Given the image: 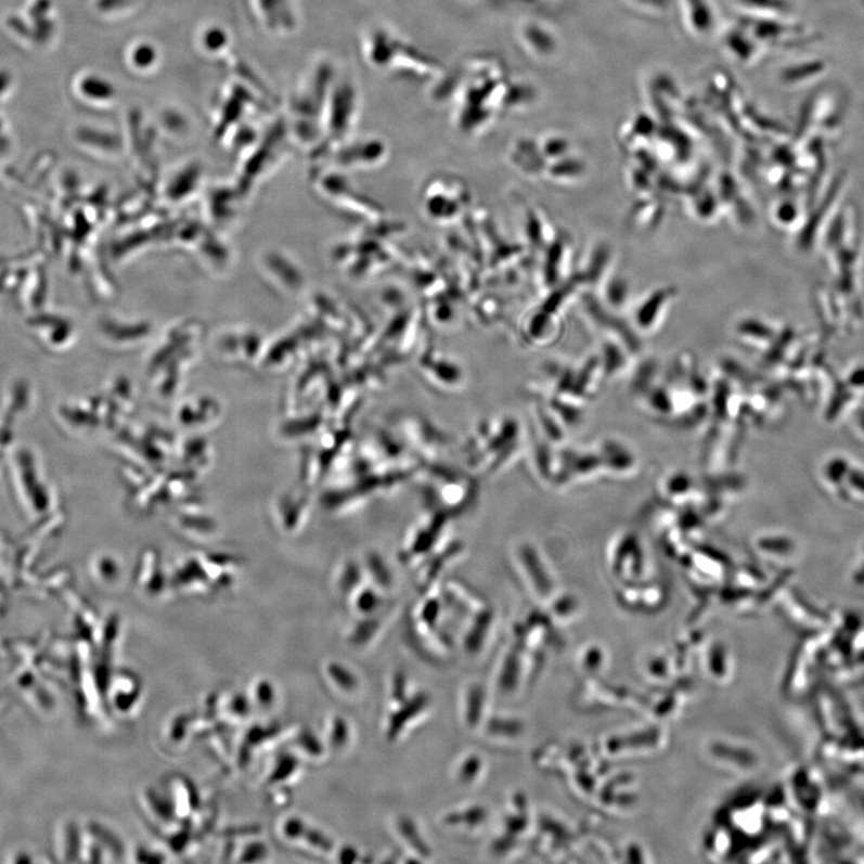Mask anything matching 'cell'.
<instances>
[{
  "instance_id": "1",
  "label": "cell",
  "mask_w": 864,
  "mask_h": 864,
  "mask_svg": "<svg viewBox=\"0 0 864 864\" xmlns=\"http://www.w3.org/2000/svg\"><path fill=\"white\" fill-rule=\"evenodd\" d=\"M128 63L133 70L152 72L159 62V53L150 42H138L128 51Z\"/></svg>"
}]
</instances>
